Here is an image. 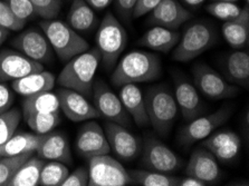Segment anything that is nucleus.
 <instances>
[{"instance_id": "obj_13", "label": "nucleus", "mask_w": 249, "mask_h": 186, "mask_svg": "<svg viewBox=\"0 0 249 186\" xmlns=\"http://www.w3.org/2000/svg\"><path fill=\"white\" fill-rule=\"evenodd\" d=\"M104 128L110 149L116 156L125 162L133 161L139 156L141 151L140 140L125 126L107 120L105 121Z\"/></svg>"}, {"instance_id": "obj_14", "label": "nucleus", "mask_w": 249, "mask_h": 186, "mask_svg": "<svg viewBox=\"0 0 249 186\" xmlns=\"http://www.w3.org/2000/svg\"><path fill=\"white\" fill-rule=\"evenodd\" d=\"M43 69V64L30 59L20 51L10 49L0 51V83L14 82Z\"/></svg>"}, {"instance_id": "obj_31", "label": "nucleus", "mask_w": 249, "mask_h": 186, "mask_svg": "<svg viewBox=\"0 0 249 186\" xmlns=\"http://www.w3.org/2000/svg\"><path fill=\"white\" fill-rule=\"evenodd\" d=\"M25 121L35 134L45 135L54 131L60 124L59 112L30 114L24 116Z\"/></svg>"}, {"instance_id": "obj_11", "label": "nucleus", "mask_w": 249, "mask_h": 186, "mask_svg": "<svg viewBox=\"0 0 249 186\" xmlns=\"http://www.w3.org/2000/svg\"><path fill=\"white\" fill-rule=\"evenodd\" d=\"M142 164L148 169L171 174L181 169L182 161L161 140L149 137L143 146Z\"/></svg>"}, {"instance_id": "obj_8", "label": "nucleus", "mask_w": 249, "mask_h": 186, "mask_svg": "<svg viewBox=\"0 0 249 186\" xmlns=\"http://www.w3.org/2000/svg\"><path fill=\"white\" fill-rule=\"evenodd\" d=\"M231 114V106H222L209 115L198 116L197 118L190 120L179 133V144L182 146H190L199 140L207 138L218 127L225 124Z\"/></svg>"}, {"instance_id": "obj_21", "label": "nucleus", "mask_w": 249, "mask_h": 186, "mask_svg": "<svg viewBox=\"0 0 249 186\" xmlns=\"http://www.w3.org/2000/svg\"><path fill=\"white\" fill-rule=\"evenodd\" d=\"M119 97L124 108L139 127L149 126L150 121L145 108L144 96L137 84H125L121 86Z\"/></svg>"}, {"instance_id": "obj_26", "label": "nucleus", "mask_w": 249, "mask_h": 186, "mask_svg": "<svg viewBox=\"0 0 249 186\" xmlns=\"http://www.w3.org/2000/svg\"><path fill=\"white\" fill-rule=\"evenodd\" d=\"M94 9L85 0H73L67 14V24L76 32H89L96 26Z\"/></svg>"}, {"instance_id": "obj_49", "label": "nucleus", "mask_w": 249, "mask_h": 186, "mask_svg": "<svg viewBox=\"0 0 249 186\" xmlns=\"http://www.w3.org/2000/svg\"><path fill=\"white\" fill-rule=\"evenodd\" d=\"M245 1H246V5H248V2H249V0H245Z\"/></svg>"}, {"instance_id": "obj_4", "label": "nucleus", "mask_w": 249, "mask_h": 186, "mask_svg": "<svg viewBox=\"0 0 249 186\" xmlns=\"http://www.w3.org/2000/svg\"><path fill=\"white\" fill-rule=\"evenodd\" d=\"M144 101L150 125L160 137H168L178 115L175 96L168 88L159 85L146 92Z\"/></svg>"}, {"instance_id": "obj_9", "label": "nucleus", "mask_w": 249, "mask_h": 186, "mask_svg": "<svg viewBox=\"0 0 249 186\" xmlns=\"http://www.w3.org/2000/svg\"><path fill=\"white\" fill-rule=\"evenodd\" d=\"M92 97L93 105L100 113L101 117L122 126H131V116L124 108L120 97L112 92L107 83L101 79L94 81Z\"/></svg>"}, {"instance_id": "obj_36", "label": "nucleus", "mask_w": 249, "mask_h": 186, "mask_svg": "<svg viewBox=\"0 0 249 186\" xmlns=\"http://www.w3.org/2000/svg\"><path fill=\"white\" fill-rule=\"evenodd\" d=\"M37 16L44 19H55L62 8V0H30Z\"/></svg>"}, {"instance_id": "obj_43", "label": "nucleus", "mask_w": 249, "mask_h": 186, "mask_svg": "<svg viewBox=\"0 0 249 186\" xmlns=\"http://www.w3.org/2000/svg\"><path fill=\"white\" fill-rule=\"evenodd\" d=\"M15 95L5 83H0V114L8 111L13 106Z\"/></svg>"}, {"instance_id": "obj_35", "label": "nucleus", "mask_w": 249, "mask_h": 186, "mask_svg": "<svg viewBox=\"0 0 249 186\" xmlns=\"http://www.w3.org/2000/svg\"><path fill=\"white\" fill-rule=\"evenodd\" d=\"M206 10L211 16L220 19V20L228 21L238 16L241 9L235 2L214 1L207 6Z\"/></svg>"}, {"instance_id": "obj_27", "label": "nucleus", "mask_w": 249, "mask_h": 186, "mask_svg": "<svg viewBox=\"0 0 249 186\" xmlns=\"http://www.w3.org/2000/svg\"><path fill=\"white\" fill-rule=\"evenodd\" d=\"M41 136L32 133H20L14 134L11 137L0 145V155L1 156H13L27 153H36L41 140Z\"/></svg>"}, {"instance_id": "obj_39", "label": "nucleus", "mask_w": 249, "mask_h": 186, "mask_svg": "<svg viewBox=\"0 0 249 186\" xmlns=\"http://www.w3.org/2000/svg\"><path fill=\"white\" fill-rule=\"evenodd\" d=\"M240 144H241L240 137L232 140V142L226 144V145L221 146L220 149L213 152V156L216 157L218 161L226 162V163L233 161V159L237 157V155L239 154Z\"/></svg>"}, {"instance_id": "obj_44", "label": "nucleus", "mask_w": 249, "mask_h": 186, "mask_svg": "<svg viewBox=\"0 0 249 186\" xmlns=\"http://www.w3.org/2000/svg\"><path fill=\"white\" fill-rule=\"evenodd\" d=\"M89 5L95 10H103L110 6L114 0H85Z\"/></svg>"}, {"instance_id": "obj_42", "label": "nucleus", "mask_w": 249, "mask_h": 186, "mask_svg": "<svg viewBox=\"0 0 249 186\" xmlns=\"http://www.w3.org/2000/svg\"><path fill=\"white\" fill-rule=\"evenodd\" d=\"M161 0H137L135 2L133 13H132V19H138L150 14L156 7L159 5Z\"/></svg>"}, {"instance_id": "obj_29", "label": "nucleus", "mask_w": 249, "mask_h": 186, "mask_svg": "<svg viewBox=\"0 0 249 186\" xmlns=\"http://www.w3.org/2000/svg\"><path fill=\"white\" fill-rule=\"evenodd\" d=\"M45 162V159L33 155L17 169L9 181L8 186H38L40 172Z\"/></svg>"}, {"instance_id": "obj_25", "label": "nucleus", "mask_w": 249, "mask_h": 186, "mask_svg": "<svg viewBox=\"0 0 249 186\" xmlns=\"http://www.w3.org/2000/svg\"><path fill=\"white\" fill-rule=\"evenodd\" d=\"M225 73L229 81L248 88L249 85V52L235 51L230 52L225 63Z\"/></svg>"}, {"instance_id": "obj_30", "label": "nucleus", "mask_w": 249, "mask_h": 186, "mask_svg": "<svg viewBox=\"0 0 249 186\" xmlns=\"http://www.w3.org/2000/svg\"><path fill=\"white\" fill-rule=\"evenodd\" d=\"M129 175L134 184L142 186H178L180 182V177L170 173L151 169H131Z\"/></svg>"}, {"instance_id": "obj_10", "label": "nucleus", "mask_w": 249, "mask_h": 186, "mask_svg": "<svg viewBox=\"0 0 249 186\" xmlns=\"http://www.w3.org/2000/svg\"><path fill=\"white\" fill-rule=\"evenodd\" d=\"M194 82L195 87L200 93L213 101L235 97L239 92L238 87L229 84L213 68L205 64L195 66Z\"/></svg>"}, {"instance_id": "obj_5", "label": "nucleus", "mask_w": 249, "mask_h": 186, "mask_svg": "<svg viewBox=\"0 0 249 186\" xmlns=\"http://www.w3.org/2000/svg\"><path fill=\"white\" fill-rule=\"evenodd\" d=\"M129 40L126 30L114 15L108 13L102 19L95 41L101 54V62L107 69L114 68Z\"/></svg>"}, {"instance_id": "obj_20", "label": "nucleus", "mask_w": 249, "mask_h": 186, "mask_svg": "<svg viewBox=\"0 0 249 186\" xmlns=\"http://www.w3.org/2000/svg\"><path fill=\"white\" fill-rule=\"evenodd\" d=\"M38 157L45 161H57L64 164H71V146L66 135L60 132H51L41 136V140L36 151Z\"/></svg>"}, {"instance_id": "obj_1", "label": "nucleus", "mask_w": 249, "mask_h": 186, "mask_svg": "<svg viewBox=\"0 0 249 186\" xmlns=\"http://www.w3.org/2000/svg\"><path fill=\"white\" fill-rule=\"evenodd\" d=\"M115 66L111 76V82L116 87L125 84L153 82L162 74L159 57L152 52L143 51H130Z\"/></svg>"}, {"instance_id": "obj_46", "label": "nucleus", "mask_w": 249, "mask_h": 186, "mask_svg": "<svg viewBox=\"0 0 249 186\" xmlns=\"http://www.w3.org/2000/svg\"><path fill=\"white\" fill-rule=\"evenodd\" d=\"M8 34H9V30L5 27H2V26L0 25V46L5 43L7 37H8Z\"/></svg>"}, {"instance_id": "obj_3", "label": "nucleus", "mask_w": 249, "mask_h": 186, "mask_svg": "<svg viewBox=\"0 0 249 186\" xmlns=\"http://www.w3.org/2000/svg\"><path fill=\"white\" fill-rule=\"evenodd\" d=\"M39 26L50 41L53 51L64 63L89 49L88 41L66 22L56 19H44Z\"/></svg>"}, {"instance_id": "obj_40", "label": "nucleus", "mask_w": 249, "mask_h": 186, "mask_svg": "<svg viewBox=\"0 0 249 186\" xmlns=\"http://www.w3.org/2000/svg\"><path fill=\"white\" fill-rule=\"evenodd\" d=\"M89 185V169L81 166L74 169L63 182L62 186H86Z\"/></svg>"}, {"instance_id": "obj_47", "label": "nucleus", "mask_w": 249, "mask_h": 186, "mask_svg": "<svg viewBox=\"0 0 249 186\" xmlns=\"http://www.w3.org/2000/svg\"><path fill=\"white\" fill-rule=\"evenodd\" d=\"M184 2L187 3V5H190V6H198L200 3H202L205 0H183Z\"/></svg>"}, {"instance_id": "obj_15", "label": "nucleus", "mask_w": 249, "mask_h": 186, "mask_svg": "<svg viewBox=\"0 0 249 186\" xmlns=\"http://www.w3.org/2000/svg\"><path fill=\"white\" fill-rule=\"evenodd\" d=\"M13 46L37 63H50L52 60L53 49L50 41L44 33L35 28H29L15 37Z\"/></svg>"}, {"instance_id": "obj_34", "label": "nucleus", "mask_w": 249, "mask_h": 186, "mask_svg": "<svg viewBox=\"0 0 249 186\" xmlns=\"http://www.w3.org/2000/svg\"><path fill=\"white\" fill-rule=\"evenodd\" d=\"M21 120V113L18 108H9L0 114V145L6 143L17 131Z\"/></svg>"}, {"instance_id": "obj_41", "label": "nucleus", "mask_w": 249, "mask_h": 186, "mask_svg": "<svg viewBox=\"0 0 249 186\" xmlns=\"http://www.w3.org/2000/svg\"><path fill=\"white\" fill-rule=\"evenodd\" d=\"M135 2L137 0H114L115 9L120 18L126 24H130L132 20V13H133Z\"/></svg>"}, {"instance_id": "obj_50", "label": "nucleus", "mask_w": 249, "mask_h": 186, "mask_svg": "<svg viewBox=\"0 0 249 186\" xmlns=\"http://www.w3.org/2000/svg\"><path fill=\"white\" fill-rule=\"evenodd\" d=\"M0 158H1V155H0Z\"/></svg>"}, {"instance_id": "obj_48", "label": "nucleus", "mask_w": 249, "mask_h": 186, "mask_svg": "<svg viewBox=\"0 0 249 186\" xmlns=\"http://www.w3.org/2000/svg\"><path fill=\"white\" fill-rule=\"evenodd\" d=\"M213 1H230V2H236L238 0H213Z\"/></svg>"}, {"instance_id": "obj_16", "label": "nucleus", "mask_w": 249, "mask_h": 186, "mask_svg": "<svg viewBox=\"0 0 249 186\" xmlns=\"http://www.w3.org/2000/svg\"><path fill=\"white\" fill-rule=\"evenodd\" d=\"M76 150L81 156L90 158L110 153V145L103 128L96 121H88L77 133Z\"/></svg>"}, {"instance_id": "obj_12", "label": "nucleus", "mask_w": 249, "mask_h": 186, "mask_svg": "<svg viewBox=\"0 0 249 186\" xmlns=\"http://www.w3.org/2000/svg\"><path fill=\"white\" fill-rule=\"evenodd\" d=\"M56 94H57L59 101V109H62L64 115L74 123L101 117L95 106L88 100V97L81 93L60 87Z\"/></svg>"}, {"instance_id": "obj_18", "label": "nucleus", "mask_w": 249, "mask_h": 186, "mask_svg": "<svg viewBox=\"0 0 249 186\" xmlns=\"http://www.w3.org/2000/svg\"><path fill=\"white\" fill-rule=\"evenodd\" d=\"M186 173L188 176L198 178L207 184L217 182L221 177L218 159L206 149H198L192 152Z\"/></svg>"}, {"instance_id": "obj_33", "label": "nucleus", "mask_w": 249, "mask_h": 186, "mask_svg": "<svg viewBox=\"0 0 249 186\" xmlns=\"http://www.w3.org/2000/svg\"><path fill=\"white\" fill-rule=\"evenodd\" d=\"M33 155L34 153H27L13 155V156H1L0 158V186H8L9 181L13 178L17 169Z\"/></svg>"}, {"instance_id": "obj_32", "label": "nucleus", "mask_w": 249, "mask_h": 186, "mask_svg": "<svg viewBox=\"0 0 249 186\" xmlns=\"http://www.w3.org/2000/svg\"><path fill=\"white\" fill-rule=\"evenodd\" d=\"M70 170L66 164L57 161L45 162L41 169L39 185L40 186H62L63 182L69 175Z\"/></svg>"}, {"instance_id": "obj_23", "label": "nucleus", "mask_w": 249, "mask_h": 186, "mask_svg": "<svg viewBox=\"0 0 249 186\" xmlns=\"http://www.w3.org/2000/svg\"><path fill=\"white\" fill-rule=\"evenodd\" d=\"M55 76L50 71L43 69L16 79L11 84V88L15 93L26 97L34 94L52 90L55 86Z\"/></svg>"}, {"instance_id": "obj_22", "label": "nucleus", "mask_w": 249, "mask_h": 186, "mask_svg": "<svg viewBox=\"0 0 249 186\" xmlns=\"http://www.w3.org/2000/svg\"><path fill=\"white\" fill-rule=\"evenodd\" d=\"M225 40L230 47L243 49L249 41V7L246 5L236 18L225 21L221 27Z\"/></svg>"}, {"instance_id": "obj_6", "label": "nucleus", "mask_w": 249, "mask_h": 186, "mask_svg": "<svg viewBox=\"0 0 249 186\" xmlns=\"http://www.w3.org/2000/svg\"><path fill=\"white\" fill-rule=\"evenodd\" d=\"M217 33L207 21H196L190 25L172 52V59L176 62L187 63L197 58L216 44Z\"/></svg>"}, {"instance_id": "obj_28", "label": "nucleus", "mask_w": 249, "mask_h": 186, "mask_svg": "<svg viewBox=\"0 0 249 186\" xmlns=\"http://www.w3.org/2000/svg\"><path fill=\"white\" fill-rule=\"evenodd\" d=\"M59 112V101L56 93L51 90L26 96L22 102V115Z\"/></svg>"}, {"instance_id": "obj_38", "label": "nucleus", "mask_w": 249, "mask_h": 186, "mask_svg": "<svg viewBox=\"0 0 249 186\" xmlns=\"http://www.w3.org/2000/svg\"><path fill=\"white\" fill-rule=\"evenodd\" d=\"M26 22L18 19L15 14L11 11V9L8 7V5L5 1L0 0V25L2 27H5L9 30H20L24 28Z\"/></svg>"}, {"instance_id": "obj_24", "label": "nucleus", "mask_w": 249, "mask_h": 186, "mask_svg": "<svg viewBox=\"0 0 249 186\" xmlns=\"http://www.w3.org/2000/svg\"><path fill=\"white\" fill-rule=\"evenodd\" d=\"M180 40V34L177 30L168 29L160 26H153L140 38L138 45L152 51L169 52L177 46Z\"/></svg>"}, {"instance_id": "obj_7", "label": "nucleus", "mask_w": 249, "mask_h": 186, "mask_svg": "<svg viewBox=\"0 0 249 186\" xmlns=\"http://www.w3.org/2000/svg\"><path fill=\"white\" fill-rule=\"evenodd\" d=\"M134 184L129 172L108 154L89 158V186H126Z\"/></svg>"}, {"instance_id": "obj_45", "label": "nucleus", "mask_w": 249, "mask_h": 186, "mask_svg": "<svg viewBox=\"0 0 249 186\" xmlns=\"http://www.w3.org/2000/svg\"><path fill=\"white\" fill-rule=\"evenodd\" d=\"M206 185H208V184L205 183V182L198 180V178L188 176L186 178H180L178 186H206Z\"/></svg>"}, {"instance_id": "obj_19", "label": "nucleus", "mask_w": 249, "mask_h": 186, "mask_svg": "<svg viewBox=\"0 0 249 186\" xmlns=\"http://www.w3.org/2000/svg\"><path fill=\"white\" fill-rule=\"evenodd\" d=\"M175 100L183 118L187 121L197 118L205 109L198 90L186 79L177 77L175 82Z\"/></svg>"}, {"instance_id": "obj_2", "label": "nucleus", "mask_w": 249, "mask_h": 186, "mask_svg": "<svg viewBox=\"0 0 249 186\" xmlns=\"http://www.w3.org/2000/svg\"><path fill=\"white\" fill-rule=\"evenodd\" d=\"M100 63L101 54L96 47L89 48L73 57L66 63L65 67L58 75V85L81 93L86 97H90Z\"/></svg>"}, {"instance_id": "obj_17", "label": "nucleus", "mask_w": 249, "mask_h": 186, "mask_svg": "<svg viewBox=\"0 0 249 186\" xmlns=\"http://www.w3.org/2000/svg\"><path fill=\"white\" fill-rule=\"evenodd\" d=\"M190 18V11L184 8L178 0H161L159 5L150 13L148 22L153 26L177 30Z\"/></svg>"}, {"instance_id": "obj_37", "label": "nucleus", "mask_w": 249, "mask_h": 186, "mask_svg": "<svg viewBox=\"0 0 249 186\" xmlns=\"http://www.w3.org/2000/svg\"><path fill=\"white\" fill-rule=\"evenodd\" d=\"M5 2L15 14V16L22 21L27 22L37 16L30 0H5Z\"/></svg>"}]
</instances>
